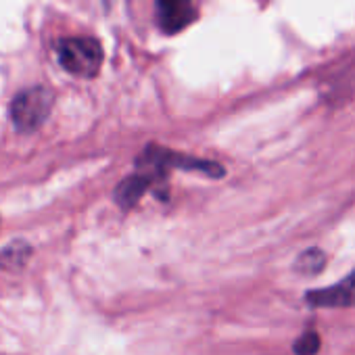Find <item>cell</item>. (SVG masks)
Masks as SVG:
<instances>
[{
  "label": "cell",
  "instance_id": "obj_3",
  "mask_svg": "<svg viewBox=\"0 0 355 355\" xmlns=\"http://www.w3.org/2000/svg\"><path fill=\"white\" fill-rule=\"evenodd\" d=\"M53 109V92L44 86H34L19 92L11 103V119L24 134L36 132Z\"/></svg>",
  "mask_w": 355,
  "mask_h": 355
},
{
  "label": "cell",
  "instance_id": "obj_1",
  "mask_svg": "<svg viewBox=\"0 0 355 355\" xmlns=\"http://www.w3.org/2000/svg\"><path fill=\"white\" fill-rule=\"evenodd\" d=\"M134 165L138 169L136 173H142L150 180L153 191L157 187H165L167 169H171V167L184 169V171H199V173H205L209 178H222L226 173L224 167L220 163H216V161L197 159V157L182 155L178 150H169V148H163V146H157V144H148L138 155Z\"/></svg>",
  "mask_w": 355,
  "mask_h": 355
},
{
  "label": "cell",
  "instance_id": "obj_6",
  "mask_svg": "<svg viewBox=\"0 0 355 355\" xmlns=\"http://www.w3.org/2000/svg\"><path fill=\"white\" fill-rule=\"evenodd\" d=\"M153 189L150 180L146 175L142 173H132L128 178H123V180L117 184L115 189V203L121 207V209H132L138 205V201L142 199L144 193H148Z\"/></svg>",
  "mask_w": 355,
  "mask_h": 355
},
{
  "label": "cell",
  "instance_id": "obj_2",
  "mask_svg": "<svg viewBox=\"0 0 355 355\" xmlns=\"http://www.w3.org/2000/svg\"><path fill=\"white\" fill-rule=\"evenodd\" d=\"M61 67L78 78H94L103 65V49L94 38H63L57 44Z\"/></svg>",
  "mask_w": 355,
  "mask_h": 355
},
{
  "label": "cell",
  "instance_id": "obj_5",
  "mask_svg": "<svg viewBox=\"0 0 355 355\" xmlns=\"http://www.w3.org/2000/svg\"><path fill=\"white\" fill-rule=\"evenodd\" d=\"M309 307H355V270L328 288L305 293Z\"/></svg>",
  "mask_w": 355,
  "mask_h": 355
},
{
  "label": "cell",
  "instance_id": "obj_7",
  "mask_svg": "<svg viewBox=\"0 0 355 355\" xmlns=\"http://www.w3.org/2000/svg\"><path fill=\"white\" fill-rule=\"evenodd\" d=\"M32 255V247L24 241H15L9 247H5L0 251V268L5 270H19L24 268V263L30 259Z\"/></svg>",
  "mask_w": 355,
  "mask_h": 355
},
{
  "label": "cell",
  "instance_id": "obj_9",
  "mask_svg": "<svg viewBox=\"0 0 355 355\" xmlns=\"http://www.w3.org/2000/svg\"><path fill=\"white\" fill-rule=\"evenodd\" d=\"M320 349V336L315 330H307L293 343V353L295 355H315Z\"/></svg>",
  "mask_w": 355,
  "mask_h": 355
},
{
  "label": "cell",
  "instance_id": "obj_4",
  "mask_svg": "<svg viewBox=\"0 0 355 355\" xmlns=\"http://www.w3.org/2000/svg\"><path fill=\"white\" fill-rule=\"evenodd\" d=\"M157 24L165 34H178L197 19L193 0H157Z\"/></svg>",
  "mask_w": 355,
  "mask_h": 355
},
{
  "label": "cell",
  "instance_id": "obj_8",
  "mask_svg": "<svg viewBox=\"0 0 355 355\" xmlns=\"http://www.w3.org/2000/svg\"><path fill=\"white\" fill-rule=\"evenodd\" d=\"M324 266H326V253L322 249H307L295 261V270L299 274H305V276L320 274L324 270Z\"/></svg>",
  "mask_w": 355,
  "mask_h": 355
}]
</instances>
